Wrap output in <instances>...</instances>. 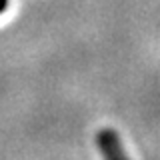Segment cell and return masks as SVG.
I'll return each mask as SVG.
<instances>
[{
	"label": "cell",
	"mask_w": 160,
	"mask_h": 160,
	"mask_svg": "<svg viewBox=\"0 0 160 160\" xmlns=\"http://www.w3.org/2000/svg\"><path fill=\"white\" fill-rule=\"evenodd\" d=\"M100 148H102L106 160H126L122 148H120V142H118L116 134H112V132L100 134Z\"/></svg>",
	"instance_id": "6da1fadb"
}]
</instances>
